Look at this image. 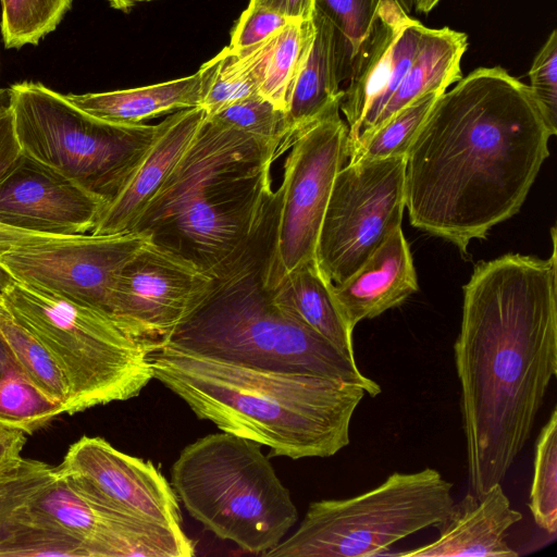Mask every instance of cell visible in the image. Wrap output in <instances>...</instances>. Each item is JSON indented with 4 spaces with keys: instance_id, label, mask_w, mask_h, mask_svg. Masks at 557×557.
<instances>
[{
    "instance_id": "obj_1",
    "label": "cell",
    "mask_w": 557,
    "mask_h": 557,
    "mask_svg": "<svg viewBox=\"0 0 557 557\" xmlns=\"http://www.w3.org/2000/svg\"><path fill=\"white\" fill-rule=\"evenodd\" d=\"M507 253L475 265L454 345L470 492L502 483L557 374V255Z\"/></svg>"
},
{
    "instance_id": "obj_2",
    "label": "cell",
    "mask_w": 557,
    "mask_h": 557,
    "mask_svg": "<svg viewBox=\"0 0 557 557\" xmlns=\"http://www.w3.org/2000/svg\"><path fill=\"white\" fill-rule=\"evenodd\" d=\"M553 135L530 87L505 69L462 76L436 99L407 151L411 225L466 252L519 212Z\"/></svg>"
},
{
    "instance_id": "obj_3",
    "label": "cell",
    "mask_w": 557,
    "mask_h": 557,
    "mask_svg": "<svg viewBox=\"0 0 557 557\" xmlns=\"http://www.w3.org/2000/svg\"><path fill=\"white\" fill-rule=\"evenodd\" d=\"M283 153L206 115L134 232L216 281L267 264L277 213L271 166Z\"/></svg>"
},
{
    "instance_id": "obj_4",
    "label": "cell",
    "mask_w": 557,
    "mask_h": 557,
    "mask_svg": "<svg viewBox=\"0 0 557 557\" xmlns=\"http://www.w3.org/2000/svg\"><path fill=\"white\" fill-rule=\"evenodd\" d=\"M153 379L202 420L268 446L271 456L326 458L350 443L352 416L367 395L352 383L208 358L168 346L149 355Z\"/></svg>"
},
{
    "instance_id": "obj_5",
    "label": "cell",
    "mask_w": 557,
    "mask_h": 557,
    "mask_svg": "<svg viewBox=\"0 0 557 557\" xmlns=\"http://www.w3.org/2000/svg\"><path fill=\"white\" fill-rule=\"evenodd\" d=\"M264 267L259 263L216 281L203 304L159 346L247 367L337 379L377 396L381 386L356 361L273 302L262 277Z\"/></svg>"
},
{
    "instance_id": "obj_6",
    "label": "cell",
    "mask_w": 557,
    "mask_h": 557,
    "mask_svg": "<svg viewBox=\"0 0 557 557\" xmlns=\"http://www.w3.org/2000/svg\"><path fill=\"white\" fill-rule=\"evenodd\" d=\"M171 485L194 519L250 554L263 556L298 520L290 493L261 445L223 431L182 449Z\"/></svg>"
},
{
    "instance_id": "obj_7",
    "label": "cell",
    "mask_w": 557,
    "mask_h": 557,
    "mask_svg": "<svg viewBox=\"0 0 557 557\" xmlns=\"http://www.w3.org/2000/svg\"><path fill=\"white\" fill-rule=\"evenodd\" d=\"M0 304L50 351L70 391L67 413L137 396L153 379L150 348L108 312L8 280Z\"/></svg>"
},
{
    "instance_id": "obj_8",
    "label": "cell",
    "mask_w": 557,
    "mask_h": 557,
    "mask_svg": "<svg viewBox=\"0 0 557 557\" xmlns=\"http://www.w3.org/2000/svg\"><path fill=\"white\" fill-rule=\"evenodd\" d=\"M14 128L24 154L107 202L115 198L154 141L160 124L99 120L40 83L11 86Z\"/></svg>"
},
{
    "instance_id": "obj_9",
    "label": "cell",
    "mask_w": 557,
    "mask_h": 557,
    "mask_svg": "<svg viewBox=\"0 0 557 557\" xmlns=\"http://www.w3.org/2000/svg\"><path fill=\"white\" fill-rule=\"evenodd\" d=\"M455 504L453 484L433 468L394 472L374 488L309 505L297 530L264 557H364L435 527Z\"/></svg>"
},
{
    "instance_id": "obj_10",
    "label": "cell",
    "mask_w": 557,
    "mask_h": 557,
    "mask_svg": "<svg viewBox=\"0 0 557 557\" xmlns=\"http://www.w3.org/2000/svg\"><path fill=\"white\" fill-rule=\"evenodd\" d=\"M333 104L319 119L295 134L276 189L274 240L262 271L267 288L290 271L315 261L318 238L338 171L347 160L346 122Z\"/></svg>"
},
{
    "instance_id": "obj_11",
    "label": "cell",
    "mask_w": 557,
    "mask_h": 557,
    "mask_svg": "<svg viewBox=\"0 0 557 557\" xmlns=\"http://www.w3.org/2000/svg\"><path fill=\"white\" fill-rule=\"evenodd\" d=\"M406 156L355 161L335 176L323 216L315 261L333 284L352 276L401 226Z\"/></svg>"
},
{
    "instance_id": "obj_12",
    "label": "cell",
    "mask_w": 557,
    "mask_h": 557,
    "mask_svg": "<svg viewBox=\"0 0 557 557\" xmlns=\"http://www.w3.org/2000/svg\"><path fill=\"white\" fill-rule=\"evenodd\" d=\"M149 240L141 232L67 236L1 255L0 272L41 293L111 314L120 272Z\"/></svg>"
},
{
    "instance_id": "obj_13",
    "label": "cell",
    "mask_w": 557,
    "mask_h": 557,
    "mask_svg": "<svg viewBox=\"0 0 557 557\" xmlns=\"http://www.w3.org/2000/svg\"><path fill=\"white\" fill-rule=\"evenodd\" d=\"M215 284L193 262L149 240L120 272L110 312L152 350L203 304Z\"/></svg>"
},
{
    "instance_id": "obj_14",
    "label": "cell",
    "mask_w": 557,
    "mask_h": 557,
    "mask_svg": "<svg viewBox=\"0 0 557 557\" xmlns=\"http://www.w3.org/2000/svg\"><path fill=\"white\" fill-rule=\"evenodd\" d=\"M55 470L91 499L183 531L178 498L165 476L151 461L122 453L102 437H81Z\"/></svg>"
},
{
    "instance_id": "obj_15",
    "label": "cell",
    "mask_w": 557,
    "mask_h": 557,
    "mask_svg": "<svg viewBox=\"0 0 557 557\" xmlns=\"http://www.w3.org/2000/svg\"><path fill=\"white\" fill-rule=\"evenodd\" d=\"M426 26L395 0H383L376 22L355 59L339 110L348 128L349 151L373 127L404 79Z\"/></svg>"
},
{
    "instance_id": "obj_16",
    "label": "cell",
    "mask_w": 557,
    "mask_h": 557,
    "mask_svg": "<svg viewBox=\"0 0 557 557\" xmlns=\"http://www.w3.org/2000/svg\"><path fill=\"white\" fill-rule=\"evenodd\" d=\"M107 202L22 153L0 182V223L54 236L91 232Z\"/></svg>"
},
{
    "instance_id": "obj_17",
    "label": "cell",
    "mask_w": 557,
    "mask_h": 557,
    "mask_svg": "<svg viewBox=\"0 0 557 557\" xmlns=\"http://www.w3.org/2000/svg\"><path fill=\"white\" fill-rule=\"evenodd\" d=\"M206 112L201 107L169 114L144 158L121 191L102 210L90 234L134 232L138 221L198 134Z\"/></svg>"
},
{
    "instance_id": "obj_18",
    "label": "cell",
    "mask_w": 557,
    "mask_h": 557,
    "mask_svg": "<svg viewBox=\"0 0 557 557\" xmlns=\"http://www.w3.org/2000/svg\"><path fill=\"white\" fill-rule=\"evenodd\" d=\"M522 519L511 507L502 484L492 486L482 497L468 492L434 528L435 541L396 554L406 557H517L507 543V533Z\"/></svg>"
},
{
    "instance_id": "obj_19",
    "label": "cell",
    "mask_w": 557,
    "mask_h": 557,
    "mask_svg": "<svg viewBox=\"0 0 557 557\" xmlns=\"http://www.w3.org/2000/svg\"><path fill=\"white\" fill-rule=\"evenodd\" d=\"M419 289L417 272L401 226L396 228L364 264L332 292L349 329L401 305Z\"/></svg>"
},
{
    "instance_id": "obj_20",
    "label": "cell",
    "mask_w": 557,
    "mask_h": 557,
    "mask_svg": "<svg viewBox=\"0 0 557 557\" xmlns=\"http://www.w3.org/2000/svg\"><path fill=\"white\" fill-rule=\"evenodd\" d=\"M314 37L295 82L286 111L287 145L333 104L341 102L346 81L339 48V38L329 18L319 10L312 14Z\"/></svg>"
},
{
    "instance_id": "obj_21",
    "label": "cell",
    "mask_w": 557,
    "mask_h": 557,
    "mask_svg": "<svg viewBox=\"0 0 557 557\" xmlns=\"http://www.w3.org/2000/svg\"><path fill=\"white\" fill-rule=\"evenodd\" d=\"M65 96L78 109L99 120L137 125L160 115L200 107L201 83L197 72L145 87Z\"/></svg>"
},
{
    "instance_id": "obj_22",
    "label": "cell",
    "mask_w": 557,
    "mask_h": 557,
    "mask_svg": "<svg viewBox=\"0 0 557 557\" xmlns=\"http://www.w3.org/2000/svg\"><path fill=\"white\" fill-rule=\"evenodd\" d=\"M331 283L317 261L301 264L270 290L282 310L317 332L348 359L356 361L352 332L347 327L335 301Z\"/></svg>"
},
{
    "instance_id": "obj_23",
    "label": "cell",
    "mask_w": 557,
    "mask_h": 557,
    "mask_svg": "<svg viewBox=\"0 0 557 557\" xmlns=\"http://www.w3.org/2000/svg\"><path fill=\"white\" fill-rule=\"evenodd\" d=\"M467 47L468 37L462 32L426 27L404 79L368 134L419 97L432 91L443 94L460 81Z\"/></svg>"
},
{
    "instance_id": "obj_24",
    "label": "cell",
    "mask_w": 557,
    "mask_h": 557,
    "mask_svg": "<svg viewBox=\"0 0 557 557\" xmlns=\"http://www.w3.org/2000/svg\"><path fill=\"white\" fill-rule=\"evenodd\" d=\"M278 33L249 47L227 46L200 66V107L207 116L259 95L267 61Z\"/></svg>"
},
{
    "instance_id": "obj_25",
    "label": "cell",
    "mask_w": 557,
    "mask_h": 557,
    "mask_svg": "<svg viewBox=\"0 0 557 557\" xmlns=\"http://www.w3.org/2000/svg\"><path fill=\"white\" fill-rule=\"evenodd\" d=\"M0 337L15 369L67 413L70 391L66 379L46 346L0 304Z\"/></svg>"
},
{
    "instance_id": "obj_26",
    "label": "cell",
    "mask_w": 557,
    "mask_h": 557,
    "mask_svg": "<svg viewBox=\"0 0 557 557\" xmlns=\"http://www.w3.org/2000/svg\"><path fill=\"white\" fill-rule=\"evenodd\" d=\"M313 37L312 18L293 21L280 30L268 58L259 95L285 113Z\"/></svg>"
},
{
    "instance_id": "obj_27",
    "label": "cell",
    "mask_w": 557,
    "mask_h": 557,
    "mask_svg": "<svg viewBox=\"0 0 557 557\" xmlns=\"http://www.w3.org/2000/svg\"><path fill=\"white\" fill-rule=\"evenodd\" d=\"M0 556L87 557V554L79 540L29 504L15 516L0 544Z\"/></svg>"
},
{
    "instance_id": "obj_28",
    "label": "cell",
    "mask_w": 557,
    "mask_h": 557,
    "mask_svg": "<svg viewBox=\"0 0 557 557\" xmlns=\"http://www.w3.org/2000/svg\"><path fill=\"white\" fill-rule=\"evenodd\" d=\"M442 94L432 91L410 102L362 138L348 153V162L406 156L421 125Z\"/></svg>"
},
{
    "instance_id": "obj_29",
    "label": "cell",
    "mask_w": 557,
    "mask_h": 557,
    "mask_svg": "<svg viewBox=\"0 0 557 557\" xmlns=\"http://www.w3.org/2000/svg\"><path fill=\"white\" fill-rule=\"evenodd\" d=\"M65 413L13 367L0 379V425L32 434Z\"/></svg>"
},
{
    "instance_id": "obj_30",
    "label": "cell",
    "mask_w": 557,
    "mask_h": 557,
    "mask_svg": "<svg viewBox=\"0 0 557 557\" xmlns=\"http://www.w3.org/2000/svg\"><path fill=\"white\" fill-rule=\"evenodd\" d=\"M57 478L55 467L21 455L0 461V544L17 512Z\"/></svg>"
},
{
    "instance_id": "obj_31",
    "label": "cell",
    "mask_w": 557,
    "mask_h": 557,
    "mask_svg": "<svg viewBox=\"0 0 557 557\" xmlns=\"http://www.w3.org/2000/svg\"><path fill=\"white\" fill-rule=\"evenodd\" d=\"M529 509L536 525L557 532V410L554 408L535 441Z\"/></svg>"
},
{
    "instance_id": "obj_32",
    "label": "cell",
    "mask_w": 557,
    "mask_h": 557,
    "mask_svg": "<svg viewBox=\"0 0 557 557\" xmlns=\"http://www.w3.org/2000/svg\"><path fill=\"white\" fill-rule=\"evenodd\" d=\"M1 33L5 48L37 45L57 28L72 0H0Z\"/></svg>"
},
{
    "instance_id": "obj_33",
    "label": "cell",
    "mask_w": 557,
    "mask_h": 557,
    "mask_svg": "<svg viewBox=\"0 0 557 557\" xmlns=\"http://www.w3.org/2000/svg\"><path fill=\"white\" fill-rule=\"evenodd\" d=\"M383 0H314V9L333 24L339 38L345 79L379 15Z\"/></svg>"
},
{
    "instance_id": "obj_34",
    "label": "cell",
    "mask_w": 557,
    "mask_h": 557,
    "mask_svg": "<svg viewBox=\"0 0 557 557\" xmlns=\"http://www.w3.org/2000/svg\"><path fill=\"white\" fill-rule=\"evenodd\" d=\"M209 117L264 143L277 145L284 153L289 150L286 113L260 95L233 103Z\"/></svg>"
},
{
    "instance_id": "obj_35",
    "label": "cell",
    "mask_w": 557,
    "mask_h": 557,
    "mask_svg": "<svg viewBox=\"0 0 557 557\" xmlns=\"http://www.w3.org/2000/svg\"><path fill=\"white\" fill-rule=\"evenodd\" d=\"M530 90L548 126L557 133V32L554 29L529 71Z\"/></svg>"
},
{
    "instance_id": "obj_36",
    "label": "cell",
    "mask_w": 557,
    "mask_h": 557,
    "mask_svg": "<svg viewBox=\"0 0 557 557\" xmlns=\"http://www.w3.org/2000/svg\"><path fill=\"white\" fill-rule=\"evenodd\" d=\"M290 20L265 8L248 4L231 34L230 47L245 48L256 45L287 26Z\"/></svg>"
},
{
    "instance_id": "obj_37",
    "label": "cell",
    "mask_w": 557,
    "mask_h": 557,
    "mask_svg": "<svg viewBox=\"0 0 557 557\" xmlns=\"http://www.w3.org/2000/svg\"><path fill=\"white\" fill-rule=\"evenodd\" d=\"M23 151L18 143L12 110L0 113V182L13 168Z\"/></svg>"
},
{
    "instance_id": "obj_38",
    "label": "cell",
    "mask_w": 557,
    "mask_h": 557,
    "mask_svg": "<svg viewBox=\"0 0 557 557\" xmlns=\"http://www.w3.org/2000/svg\"><path fill=\"white\" fill-rule=\"evenodd\" d=\"M67 236H54L25 231L0 223V256L14 249L57 240Z\"/></svg>"
},
{
    "instance_id": "obj_39",
    "label": "cell",
    "mask_w": 557,
    "mask_h": 557,
    "mask_svg": "<svg viewBox=\"0 0 557 557\" xmlns=\"http://www.w3.org/2000/svg\"><path fill=\"white\" fill-rule=\"evenodd\" d=\"M249 4L269 9L295 21L311 20L314 10V0H250Z\"/></svg>"
},
{
    "instance_id": "obj_40",
    "label": "cell",
    "mask_w": 557,
    "mask_h": 557,
    "mask_svg": "<svg viewBox=\"0 0 557 557\" xmlns=\"http://www.w3.org/2000/svg\"><path fill=\"white\" fill-rule=\"evenodd\" d=\"M22 431L0 425V461L17 457L26 443Z\"/></svg>"
},
{
    "instance_id": "obj_41",
    "label": "cell",
    "mask_w": 557,
    "mask_h": 557,
    "mask_svg": "<svg viewBox=\"0 0 557 557\" xmlns=\"http://www.w3.org/2000/svg\"><path fill=\"white\" fill-rule=\"evenodd\" d=\"M14 367L8 349L0 337V379H2Z\"/></svg>"
},
{
    "instance_id": "obj_42",
    "label": "cell",
    "mask_w": 557,
    "mask_h": 557,
    "mask_svg": "<svg viewBox=\"0 0 557 557\" xmlns=\"http://www.w3.org/2000/svg\"><path fill=\"white\" fill-rule=\"evenodd\" d=\"M12 89L11 87L0 88V113L11 109Z\"/></svg>"
},
{
    "instance_id": "obj_43",
    "label": "cell",
    "mask_w": 557,
    "mask_h": 557,
    "mask_svg": "<svg viewBox=\"0 0 557 557\" xmlns=\"http://www.w3.org/2000/svg\"><path fill=\"white\" fill-rule=\"evenodd\" d=\"M440 0H416L414 9L420 13H429Z\"/></svg>"
},
{
    "instance_id": "obj_44",
    "label": "cell",
    "mask_w": 557,
    "mask_h": 557,
    "mask_svg": "<svg viewBox=\"0 0 557 557\" xmlns=\"http://www.w3.org/2000/svg\"><path fill=\"white\" fill-rule=\"evenodd\" d=\"M110 5L116 10L128 12L133 5L129 0H108Z\"/></svg>"
},
{
    "instance_id": "obj_45",
    "label": "cell",
    "mask_w": 557,
    "mask_h": 557,
    "mask_svg": "<svg viewBox=\"0 0 557 557\" xmlns=\"http://www.w3.org/2000/svg\"><path fill=\"white\" fill-rule=\"evenodd\" d=\"M406 13H411L414 9L416 0H395Z\"/></svg>"
},
{
    "instance_id": "obj_46",
    "label": "cell",
    "mask_w": 557,
    "mask_h": 557,
    "mask_svg": "<svg viewBox=\"0 0 557 557\" xmlns=\"http://www.w3.org/2000/svg\"><path fill=\"white\" fill-rule=\"evenodd\" d=\"M132 5L134 7L136 3L138 2H149V1H153V0H129Z\"/></svg>"
}]
</instances>
